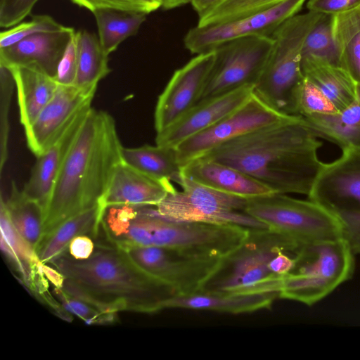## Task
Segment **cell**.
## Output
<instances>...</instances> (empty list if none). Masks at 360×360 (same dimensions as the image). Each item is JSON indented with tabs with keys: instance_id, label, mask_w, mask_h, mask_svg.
I'll list each match as a JSON object with an SVG mask.
<instances>
[{
	"instance_id": "cell-21",
	"label": "cell",
	"mask_w": 360,
	"mask_h": 360,
	"mask_svg": "<svg viewBox=\"0 0 360 360\" xmlns=\"http://www.w3.org/2000/svg\"><path fill=\"white\" fill-rule=\"evenodd\" d=\"M175 190L171 182L154 179L122 161L113 174L103 203L105 207L156 206Z\"/></svg>"
},
{
	"instance_id": "cell-37",
	"label": "cell",
	"mask_w": 360,
	"mask_h": 360,
	"mask_svg": "<svg viewBox=\"0 0 360 360\" xmlns=\"http://www.w3.org/2000/svg\"><path fill=\"white\" fill-rule=\"evenodd\" d=\"M66 27L48 15H34L29 22H22L0 33V49L11 46L20 40L40 32L63 30Z\"/></svg>"
},
{
	"instance_id": "cell-8",
	"label": "cell",
	"mask_w": 360,
	"mask_h": 360,
	"mask_svg": "<svg viewBox=\"0 0 360 360\" xmlns=\"http://www.w3.org/2000/svg\"><path fill=\"white\" fill-rule=\"evenodd\" d=\"M244 211L300 245L342 238L338 217L309 199L273 193L247 199Z\"/></svg>"
},
{
	"instance_id": "cell-43",
	"label": "cell",
	"mask_w": 360,
	"mask_h": 360,
	"mask_svg": "<svg viewBox=\"0 0 360 360\" xmlns=\"http://www.w3.org/2000/svg\"><path fill=\"white\" fill-rule=\"evenodd\" d=\"M98 238L89 235L77 236L69 243L63 253L75 259H86L94 252Z\"/></svg>"
},
{
	"instance_id": "cell-38",
	"label": "cell",
	"mask_w": 360,
	"mask_h": 360,
	"mask_svg": "<svg viewBox=\"0 0 360 360\" xmlns=\"http://www.w3.org/2000/svg\"><path fill=\"white\" fill-rule=\"evenodd\" d=\"M74 4L94 12L111 8L148 14L161 7L159 0H70Z\"/></svg>"
},
{
	"instance_id": "cell-32",
	"label": "cell",
	"mask_w": 360,
	"mask_h": 360,
	"mask_svg": "<svg viewBox=\"0 0 360 360\" xmlns=\"http://www.w3.org/2000/svg\"><path fill=\"white\" fill-rule=\"evenodd\" d=\"M92 13L96 21L101 47L108 56L123 41L137 33L147 15L111 8L98 9Z\"/></svg>"
},
{
	"instance_id": "cell-23",
	"label": "cell",
	"mask_w": 360,
	"mask_h": 360,
	"mask_svg": "<svg viewBox=\"0 0 360 360\" xmlns=\"http://www.w3.org/2000/svg\"><path fill=\"white\" fill-rule=\"evenodd\" d=\"M1 248L6 257L20 273L26 286L43 293L46 278L35 250L15 231L8 217L6 208L0 205Z\"/></svg>"
},
{
	"instance_id": "cell-2",
	"label": "cell",
	"mask_w": 360,
	"mask_h": 360,
	"mask_svg": "<svg viewBox=\"0 0 360 360\" xmlns=\"http://www.w3.org/2000/svg\"><path fill=\"white\" fill-rule=\"evenodd\" d=\"M303 117L266 126L200 157L235 167L274 193L308 195L323 162L322 142Z\"/></svg>"
},
{
	"instance_id": "cell-9",
	"label": "cell",
	"mask_w": 360,
	"mask_h": 360,
	"mask_svg": "<svg viewBox=\"0 0 360 360\" xmlns=\"http://www.w3.org/2000/svg\"><path fill=\"white\" fill-rule=\"evenodd\" d=\"M183 176V175H182ZM181 191L169 193L155 206L158 213L174 221L233 224L266 229L245 212L246 198L227 194L183 176Z\"/></svg>"
},
{
	"instance_id": "cell-39",
	"label": "cell",
	"mask_w": 360,
	"mask_h": 360,
	"mask_svg": "<svg viewBox=\"0 0 360 360\" xmlns=\"http://www.w3.org/2000/svg\"><path fill=\"white\" fill-rule=\"evenodd\" d=\"M39 0H0V27L19 24L32 11Z\"/></svg>"
},
{
	"instance_id": "cell-5",
	"label": "cell",
	"mask_w": 360,
	"mask_h": 360,
	"mask_svg": "<svg viewBox=\"0 0 360 360\" xmlns=\"http://www.w3.org/2000/svg\"><path fill=\"white\" fill-rule=\"evenodd\" d=\"M300 245L270 229H249L245 240L222 257L198 292L210 294L280 292L283 276L270 268L281 252H297Z\"/></svg>"
},
{
	"instance_id": "cell-25",
	"label": "cell",
	"mask_w": 360,
	"mask_h": 360,
	"mask_svg": "<svg viewBox=\"0 0 360 360\" xmlns=\"http://www.w3.org/2000/svg\"><path fill=\"white\" fill-rule=\"evenodd\" d=\"M302 72L316 86L339 111L349 106L357 96L358 84L341 66L314 56L302 58Z\"/></svg>"
},
{
	"instance_id": "cell-44",
	"label": "cell",
	"mask_w": 360,
	"mask_h": 360,
	"mask_svg": "<svg viewBox=\"0 0 360 360\" xmlns=\"http://www.w3.org/2000/svg\"><path fill=\"white\" fill-rule=\"evenodd\" d=\"M226 0H191V4L198 17L211 11Z\"/></svg>"
},
{
	"instance_id": "cell-19",
	"label": "cell",
	"mask_w": 360,
	"mask_h": 360,
	"mask_svg": "<svg viewBox=\"0 0 360 360\" xmlns=\"http://www.w3.org/2000/svg\"><path fill=\"white\" fill-rule=\"evenodd\" d=\"M91 106L79 112L68 123L56 140L41 155L22 189L29 198L44 208L48 202L60 167Z\"/></svg>"
},
{
	"instance_id": "cell-42",
	"label": "cell",
	"mask_w": 360,
	"mask_h": 360,
	"mask_svg": "<svg viewBox=\"0 0 360 360\" xmlns=\"http://www.w3.org/2000/svg\"><path fill=\"white\" fill-rule=\"evenodd\" d=\"M308 11L322 14L335 15L360 6V0H307Z\"/></svg>"
},
{
	"instance_id": "cell-7",
	"label": "cell",
	"mask_w": 360,
	"mask_h": 360,
	"mask_svg": "<svg viewBox=\"0 0 360 360\" xmlns=\"http://www.w3.org/2000/svg\"><path fill=\"white\" fill-rule=\"evenodd\" d=\"M354 269V254L343 238L301 245L279 297L313 305L349 280Z\"/></svg>"
},
{
	"instance_id": "cell-24",
	"label": "cell",
	"mask_w": 360,
	"mask_h": 360,
	"mask_svg": "<svg viewBox=\"0 0 360 360\" xmlns=\"http://www.w3.org/2000/svg\"><path fill=\"white\" fill-rule=\"evenodd\" d=\"M10 69L17 89L20 121L30 125L54 95L58 84L54 78L34 67Z\"/></svg>"
},
{
	"instance_id": "cell-3",
	"label": "cell",
	"mask_w": 360,
	"mask_h": 360,
	"mask_svg": "<svg viewBox=\"0 0 360 360\" xmlns=\"http://www.w3.org/2000/svg\"><path fill=\"white\" fill-rule=\"evenodd\" d=\"M122 148L113 117L91 108L44 207L42 238L70 218L103 202L113 174L123 161Z\"/></svg>"
},
{
	"instance_id": "cell-6",
	"label": "cell",
	"mask_w": 360,
	"mask_h": 360,
	"mask_svg": "<svg viewBox=\"0 0 360 360\" xmlns=\"http://www.w3.org/2000/svg\"><path fill=\"white\" fill-rule=\"evenodd\" d=\"M323 15L308 11L282 23L271 35L273 46L253 93L283 114L297 115L296 96L304 79L301 61L305 39Z\"/></svg>"
},
{
	"instance_id": "cell-4",
	"label": "cell",
	"mask_w": 360,
	"mask_h": 360,
	"mask_svg": "<svg viewBox=\"0 0 360 360\" xmlns=\"http://www.w3.org/2000/svg\"><path fill=\"white\" fill-rule=\"evenodd\" d=\"M248 229L233 224L171 220L155 206H136L123 219L118 231L126 248L155 246L194 256L222 258L246 238Z\"/></svg>"
},
{
	"instance_id": "cell-40",
	"label": "cell",
	"mask_w": 360,
	"mask_h": 360,
	"mask_svg": "<svg viewBox=\"0 0 360 360\" xmlns=\"http://www.w3.org/2000/svg\"><path fill=\"white\" fill-rule=\"evenodd\" d=\"M77 54L74 34L60 60L53 78L58 85H74L77 77Z\"/></svg>"
},
{
	"instance_id": "cell-17",
	"label": "cell",
	"mask_w": 360,
	"mask_h": 360,
	"mask_svg": "<svg viewBox=\"0 0 360 360\" xmlns=\"http://www.w3.org/2000/svg\"><path fill=\"white\" fill-rule=\"evenodd\" d=\"M254 87V85H246L200 101L174 123L157 133L156 144L175 148L185 140L210 128L243 105L252 96Z\"/></svg>"
},
{
	"instance_id": "cell-30",
	"label": "cell",
	"mask_w": 360,
	"mask_h": 360,
	"mask_svg": "<svg viewBox=\"0 0 360 360\" xmlns=\"http://www.w3.org/2000/svg\"><path fill=\"white\" fill-rule=\"evenodd\" d=\"M1 201L15 231L35 250L43 236V207L27 198L14 182L8 197L4 200L1 195Z\"/></svg>"
},
{
	"instance_id": "cell-20",
	"label": "cell",
	"mask_w": 360,
	"mask_h": 360,
	"mask_svg": "<svg viewBox=\"0 0 360 360\" xmlns=\"http://www.w3.org/2000/svg\"><path fill=\"white\" fill-rule=\"evenodd\" d=\"M182 175L217 191L251 198L274 193L249 174L210 159L198 158L181 167Z\"/></svg>"
},
{
	"instance_id": "cell-26",
	"label": "cell",
	"mask_w": 360,
	"mask_h": 360,
	"mask_svg": "<svg viewBox=\"0 0 360 360\" xmlns=\"http://www.w3.org/2000/svg\"><path fill=\"white\" fill-rule=\"evenodd\" d=\"M105 208V205L101 202L70 218L52 233L43 237L35 249L41 263L50 264L65 251L69 243L77 236H100Z\"/></svg>"
},
{
	"instance_id": "cell-18",
	"label": "cell",
	"mask_w": 360,
	"mask_h": 360,
	"mask_svg": "<svg viewBox=\"0 0 360 360\" xmlns=\"http://www.w3.org/2000/svg\"><path fill=\"white\" fill-rule=\"evenodd\" d=\"M75 32L72 27L40 32L0 49V65L7 68L34 67L54 77Z\"/></svg>"
},
{
	"instance_id": "cell-13",
	"label": "cell",
	"mask_w": 360,
	"mask_h": 360,
	"mask_svg": "<svg viewBox=\"0 0 360 360\" xmlns=\"http://www.w3.org/2000/svg\"><path fill=\"white\" fill-rule=\"evenodd\" d=\"M123 250L138 267L169 284L178 295L198 292L221 259L155 246H135Z\"/></svg>"
},
{
	"instance_id": "cell-36",
	"label": "cell",
	"mask_w": 360,
	"mask_h": 360,
	"mask_svg": "<svg viewBox=\"0 0 360 360\" xmlns=\"http://www.w3.org/2000/svg\"><path fill=\"white\" fill-rule=\"evenodd\" d=\"M15 82L9 68L0 65V169L2 172L8 155L9 112Z\"/></svg>"
},
{
	"instance_id": "cell-27",
	"label": "cell",
	"mask_w": 360,
	"mask_h": 360,
	"mask_svg": "<svg viewBox=\"0 0 360 360\" xmlns=\"http://www.w3.org/2000/svg\"><path fill=\"white\" fill-rule=\"evenodd\" d=\"M304 119L319 138L335 143L341 150L360 151V85L356 98L343 110L333 115H314Z\"/></svg>"
},
{
	"instance_id": "cell-28",
	"label": "cell",
	"mask_w": 360,
	"mask_h": 360,
	"mask_svg": "<svg viewBox=\"0 0 360 360\" xmlns=\"http://www.w3.org/2000/svg\"><path fill=\"white\" fill-rule=\"evenodd\" d=\"M124 163L136 170L160 181L174 182L181 185L183 179L174 148L158 145H143L124 148L122 151Z\"/></svg>"
},
{
	"instance_id": "cell-22",
	"label": "cell",
	"mask_w": 360,
	"mask_h": 360,
	"mask_svg": "<svg viewBox=\"0 0 360 360\" xmlns=\"http://www.w3.org/2000/svg\"><path fill=\"white\" fill-rule=\"evenodd\" d=\"M279 297L276 292L210 294L197 292L176 295L165 304V309H188L229 314L252 313L269 309Z\"/></svg>"
},
{
	"instance_id": "cell-15",
	"label": "cell",
	"mask_w": 360,
	"mask_h": 360,
	"mask_svg": "<svg viewBox=\"0 0 360 360\" xmlns=\"http://www.w3.org/2000/svg\"><path fill=\"white\" fill-rule=\"evenodd\" d=\"M214 58V50L197 54L174 72L157 101L156 133L169 127L199 102Z\"/></svg>"
},
{
	"instance_id": "cell-10",
	"label": "cell",
	"mask_w": 360,
	"mask_h": 360,
	"mask_svg": "<svg viewBox=\"0 0 360 360\" xmlns=\"http://www.w3.org/2000/svg\"><path fill=\"white\" fill-rule=\"evenodd\" d=\"M273 44L271 36H252L215 48L214 62L200 101L243 86H255L266 66Z\"/></svg>"
},
{
	"instance_id": "cell-34",
	"label": "cell",
	"mask_w": 360,
	"mask_h": 360,
	"mask_svg": "<svg viewBox=\"0 0 360 360\" xmlns=\"http://www.w3.org/2000/svg\"><path fill=\"white\" fill-rule=\"evenodd\" d=\"M284 0H226L199 17L197 25L226 22L274 6Z\"/></svg>"
},
{
	"instance_id": "cell-45",
	"label": "cell",
	"mask_w": 360,
	"mask_h": 360,
	"mask_svg": "<svg viewBox=\"0 0 360 360\" xmlns=\"http://www.w3.org/2000/svg\"><path fill=\"white\" fill-rule=\"evenodd\" d=\"M161 4V7L164 9L168 10L174 8L182 5L191 3V0H159Z\"/></svg>"
},
{
	"instance_id": "cell-29",
	"label": "cell",
	"mask_w": 360,
	"mask_h": 360,
	"mask_svg": "<svg viewBox=\"0 0 360 360\" xmlns=\"http://www.w3.org/2000/svg\"><path fill=\"white\" fill-rule=\"evenodd\" d=\"M333 35L339 65L360 85V6L333 15Z\"/></svg>"
},
{
	"instance_id": "cell-14",
	"label": "cell",
	"mask_w": 360,
	"mask_h": 360,
	"mask_svg": "<svg viewBox=\"0 0 360 360\" xmlns=\"http://www.w3.org/2000/svg\"><path fill=\"white\" fill-rule=\"evenodd\" d=\"M308 199L337 215L360 211V151L343 149L335 160L321 167Z\"/></svg>"
},
{
	"instance_id": "cell-16",
	"label": "cell",
	"mask_w": 360,
	"mask_h": 360,
	"mask_svg": "<svg viewBox=\"0 0 360 360\" xmlns=\"http://www.w3.org/2000/svg\"><path fill=\"white\" fill-rule=\"evenodd\" d=\"M96 89L58 86L49 102L35 120L24 128L27 146L36 157L56 140L79 112L91 105Z\"/></svg>"
},
{
	"instance_id": "cell-31",
	"label": "cell",
	"mask_w": 360,
	"mask_h": 360,
	"mask_svg": "<svg viewBox=\"0 0 360 360\" xmlns=\"http://www.w3.org/2000/svg\"><path fill=\"white\" fill-rule=\"evenodd\" d=\"M77 54V72L74 85L81 88L97 87L101 79L111 71L108 55L103 50L98 37L86 30L75 34Z\"/></svg>"
},
{
	"instance_id": "cell-1",
	"label": "cell",
	"mask_w": 360,
	"mask_h": 360,
	"mask_svg": "<svg viewBox=\"0 0 360 360\" xmlns=\"http://www.w3.org/2000/svg\"><path fill=\"white\" fill-rule=\"evenodd\" d=\"M63 276V291L98 311L153 314L178 295L167 283L138 267L121 248L101 236L92 255L83 260L63 253L51 263Z\"/></svg>"
},
{
	"instance_id": "cell-41",
	"label": "cell",
	"mask_w": 360,
	"mask_h": 360,
	"mask_svg": "<svg viewBox=\"0 0 360 360\" xmlns=\"http://www.w3.org/2000/svg\"><path fill=\"white\" fill-rule=\"evenodd\" d=\"M336 216L341 223L342 238L354 255H360V211L342 212Z\"/></svg>"
},
{
	"instance_id": "cell-12",
	"label": "cell",
	"mask_w": 360,
	"mask_h": 360,
	"mask_svg": "<svg viewBox=\"0 0 360 360\" xmlns=\"http://www.w3.org/2000/svg\"><path fill=\"white\" fill-rule=\"evenodd\" d=\"M307 0H284L265 9L226 22L189 30L184 43L192 53L214 50L227 41L252 36H271L285 20L297 14Z\"/></svg>"
},
{
	"instance_id": "cell-33",
	"label": "cell",
	"mask_w": 360,
	"mask_h": 360,
	"mask_svg": "<svg viewBox=\"0 0 360 360\" xmlns=\"http://www.w3.org/2000/svg\"><path fill=\"white\" fill-rule=\"evenodd\" d=\"M306 56H314L340 65L333 35V15L323 14L307 35L302 58Z\"/></svg>"
},
{
	"instance_id": "cell-11",
	"label": "cell",
	"mask_w": 360,
	"mask_h": 360,
	"mask_svg": "<svg viewBox=\"0 0 360 360\" xmlns=\"http://www.w3.org/2000/svg\"><path fill=\"white\" fill-rule=\"evenodd\" d=\"M271 108L254 93L238 109L210 128L188 138L174 149L182 167L213 149L268 125L293 119Z\"/></svg>"
},
{
	"instance_id": "cell-35",
	"label": "cell",
	"mask_w": 360,
	"mask_h": 360,
	"mask_svg": "<svg viewBox=\"0 0 360 360\" xmlns=\"http://www.w3.org/2000/svg\"><path fill=\"white\" fill-rule=\"evenodd\" d=\"M297 115L303 117L314 115H333L339 112L331 101L304 77L296 96Z\"/></svg>"
}]
</instances>
